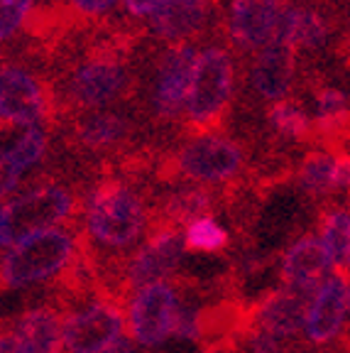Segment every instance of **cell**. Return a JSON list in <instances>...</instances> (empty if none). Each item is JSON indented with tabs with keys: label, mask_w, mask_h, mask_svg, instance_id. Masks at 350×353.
<instances>
[{
	"label": "cell",
	"mask_w": 350,
	"mask_h": 353,
	"mask_svg": "<svg viewBox=\"0 0 350 353\" xmlns=\"http://www.w3.org/2000/svg\"><path fill=\"white\" fill-rule=\"evenodd\" d=\"M152 226V206L130 176L108 174L83 194L79 243L108 282Z\"/></svg>",
	"instance_id": "obj_1"
},
{
	"label": "cell",
	"mask_w": 350,
	"mask_h": 353,
	"mask_svg": "<svg viewBox=\"0 0 350 353\" xmlns=\"http://www.w3.org/2000/svg\"><path fill=\"white\" fill-rule=\"evenodd\" d=\"M83 196L74 187L42 179L15 199L0 204V236L6 250L37 231L81 223Z\"/></svg>",
	"instance_id": "obj_2"
},
{
	"label": "cell",
	"mask_w": 350,
	"mask_h": 353,
	"mask_svg": "<svg viewBox=\"0 0 350 353\" xmlns=\"http://www.w3.org/2000/svg\"><path fill=\"white\" fill-rule=\"evenodd\" d=\"M79 250V226L37 231L0 253V290L50 285L72 265Z\"/></svg>",
	"instance_id": "obj_3"
},
{
	"label": "cell",
	"mask_w": 350,
	"mask_h": 353,
	"mask_svg": "<svg viewBox=\"0 0 350 353\" xmlns=\"http://www.w3.org/2000/svg\"><path fill=\"white\" fill-rule=\"evenodd\" d=\"M247 167V152L240 143L220 132L194 135L176 150L162 154L157 176L162 182L186 184H236Z\"/></svg>",
	"instance_id": "obj_4"
},
{
	"label": "cell",
	"mask_w": 350,
	"mask_h": 353,
	"mask_svg": "<svg viewBox=\"0 0 350 353\" xmlns=\"http://www.w3.org/2000/svg\"><path fill=\"white\" fill-rule=\"evenodd\" d=\"M184 233L181 228L167 226V223H154L150 226L143 243L132 250V255L121 265L108 282H103L105 290L118 294L121 299L130 302V297L154 282H167L176 275L184 258Z\"/></svg>",
	"instance_id": "obj_5"
},
{
	"label": "cell",
	"mask_w": 350,
	"mask_h": 353,
	"mask_svg": "<svg viewBox=\"0 0 350 353\" xmlns=\"http://www.w3.org/2000/svg\"><path fill=\"white\" fill-rule=\"evenodd\" d=\"M127 302L103 285L61 314L64 353H99L125 334Z\"/></svg>",
	"instance_id": "obj_6"
},
{
	"label": "cell",
	"mask_w": 350,
	"mask_h": 353,
	"mask_svg": "<svg viewBox=\"0 0 350 353\" xmlns=\"http://www.w3.org/2000/svg\"><path fill=\"white\" fill-rule=\"evenodd\" d=\"M230 94H233V61L228 52L220 47L196 52L184 101L189 128L196 135L214 132L220 118L225 116Z\"/></svg>",
	"instance_id": "obj_7"
},
{
	"label": "cell",
	"mask_w": 350,
	"mask_h": 353,
	"mask_svg": "<svg viewBox=\"0 0 350 353\" xmlns=\"http://www.w3.org/2000/svg\"><path fill=\"white\" fill-rule=\"evenodd\" d=\"M130 86V72L118 50L101 47L88 54L64 83V103L69 108H101L118 101Z\"/></svg>",
	"instance_id": "obj_8"
},
{
	"label": "cell",
	"mask_w": 350,
	"mask_h": 353,
	"mask_svg": "<svg viewBox=\"0 0 350 353\" xmlns=\"http://www.w3.org/2000/svg\"><path fill=\"white\" fill-rule=\"evenodd\" d=\"M176 309L179 292L172 280L137 290L125 312V329H130V339L145 348H159L167 343L174 334Z\"/></svg>",
	"instance_id": "obj_9"
},
{
	"label": "cell",
	"mask_w": 350,
	"mask_h": 353,
	"mask_svg": "<svg viewBox=\"0 0 350 353\" xmlns=\"http://www.w3.org/2000/svg\"><path fill=\"white\" fill-rule=\"evenodd\" d=\"M311 290H294L279 285V290L265 292L250 304V326L282 341H301L307 309L313 299Z\"/></svg>",
	"instance_id": "obj_10"
},
{
	"label": "cell",
	"mask_w": 350,
	"mask_h": 353,
	"mask_svg": "<svg viewBox=\"0 0 350 353\" xmlns=\"http://www.w3.org/2000/svg\"><path fill=\"white\" fill-rule=\"evenodd\" d=\"M350 290L348 277L331 275L318 285L304 319V336L309 346L329 348L333 341L348 336Z\"/></svg>",
	"instance_id": "obj_11"
},
{
	"label": "cell",
	"mask_w": 350,
	"mask_h": 353,
	"mask_svg": "<svg viewBox=\"0 0 350 353\" xmlns=\"http://www.w3.org/2000/svg\"><path fill=\"white\" fill-rule=\"evenodd\" d=\"M50 94L44 83L20 66L0 72V121L10 125H39L50 116Z\"/></svg>",
	"instance_id": "obj_12"
},
{
	"label": "cell",
	"mask_w": 350,
	"mask_h": 353,
	"mask_svg": "<svg viewBox=\"0 0 350 353\" xmlns=\"http://www.w3.org/2000/svg\"><path fill=\"white\" fill-rule=\"evenodd\" d=\"M194 59H196V50L192 44H176L159 59L157 83L152 94V108L159 121H174L184 108Z\"/></svg>",
	"instance_id": "obj_13"
},
{
	"label": "cell",
	"mask_w": 350,
	"mask_h": 353,
	"mask_svg": "<svg viewBox=\"0 0 350 353\" xmlns=\"http://www.w3.org/2000/svg\"><path fill=\"white\" fill-rule=\"evenodd\" d=\"M285 12L282 0H233L230 8V39L238 50H265L277 37L279 20Z\"/></svg>",
	"instance_id": "obj_14"
},
{
	"label": "cell",
	"mask_w": 350,
	"mask_h": 353,
	"mask_svg": "<svg viewBox=\"0 0 350 353\" xmlns=\"http://www.w3.org/2000/svg\"><path fill=\"white\" fill-rule=\"evenodd\" d=\"M299 187L301 192L311 199L316 209L333 204L331 196L336 192H348L350 182V162L348 152H326V150H311L309 154H304L299 170Z\"/></svg>",
	"instance_id": "obj_15"
},
{
	"label": "cell",
	"mask_w": 350,
	"mask_h": 353,
	"mask_svg": "<svg viewBox=\"0 0 350 353\" xmlns=\"http://www.w3.org/2000/svg\"><path fill=\"white\" fill-rule=\"evenodd\" d=\"M228 192V189H225ZM223 192H216L214 187H201V184H184L165 196L150 201L152 206L154 223H167V226H189L192 221L214 216L218 206H225Z\"/></svg>",
	"instance_id": "obj_16"
},
{
	"label": "cell",
	"mask_w": 350,
	"mask_h": 353,
	"mask_svg": "<svg viewBox=\"0 0 350 353\" xmlns=\"http://www.w3.org/2000/svg\"><path fill=\"white\" fill-rule=\"evenodd\" d=\"M10 331L17 343V353H64L61 312L50 299L32 304L10 319Z\"/></svg>",
	"instance_id": "obj_17"
},
{
	"label": "cell",
	"mask_w": 350,
	"mask_h": 353,
	"mask_svg": "<svg viewBox=\"0 0 350 353\" xmlns=\"http://www.w3.org/2000/svg\"><path fill=\"white\" fill-rule=\"evenodd\" d=\"M329 270L331 260L323 250L318 236H313V233L296 238L279 260V280L285 287H294V290L316 292L318 285L329 275Z\"/></svg>",
	"instance_id": "obj_18"
},
{
	"label": "cell",
	"mask_w": 350,
	"mask_h": 353,
	"mask_svg": "<svg viewBox=\"0 0 350 353\" xmlns=\"http://www.w3.org/2000/svg\"><path fill=\"white\" fill-rule=\"evenodd\" d=\"M72 143L79 150H86L93 154L103 152H118L125 148L132 138V123L121 113H88V116L79 118L72 128Z\"/></svg>",
	"instance_id": "obj_19"
},
{
	"label": "cell",
	"mask_w": 350,
	"mask_h": 353,
	"mask_svg": "<svg viewBox=\"0 0 350 353\" xmlns=\"http://www.w3.org/2000/svg\"><path fill=\"white\" fill-rule=\"evenodd\" d=\"M214 0H167L165 6L150 15V30L159 39L181 42L201 32L211 17Z\"/></svg>",
	"instance_id": "obj_20"
},
{
	"label": "cell",
	"mask_w": 350,
	"mask_h": 353,
	"mask_svg": "<svg viewBox=\"0 0 350 353\" xmlns=\"http://www.w3.org/2000/svg\"><path fill=\"white\" fill-rule=\"evenodd\" d=\"M294 52L287 44L272 39L265 50H260L258 59L252 64V86L262 99L282 101L291 88V81H294Z\"/></svg>",
	"instance_id": "obj_21"
},
{
	"label": "cell",
	"mask_w": 350,
	"mask_h": 353,
	"mask_svg": "<svg viewBox=\"0 0 350 353\" xmlns=\"http://www.w3.org/2000/svg\"><path fill=\"white\" fill-rule=\"evenodd\" d=\"M316 228L321 233V245L331 260V268L336 275L348 277L350 275V219L348 206L329 204L318 209Z\"/></svg>",
	"instance_id": "obj_22"
},
{
	"label": "cell",
	"mask_w": 350,
	"mask_h": 353,
	"mask_svg": "<svg viewBox=\"0 0 350 353\" xmlns=\"http://www.w3.org/2000/svg\"><path fill=\"white\" fill-rule=\"evenodd\" d=\"M277 42L287 44L291 52L296 50H318L329 39V25L321 12L309 8H285L277 28Z\"/></svg>",
	"instance_id": "obj_23"
},
{
	"label": "cell",
	"mask_w": 350,
	"mask_h": 353,
	"mask_svg": "<svg viewBox=\"0 0 350 353\" xmlns=\"http://www.w3.org/2000/svg\"><path fill=\"white\" fill-rule=\"evenodd\" d=\"M267 121L279 138L291 140V143L313 140L311 118L307 116V110L301 108L299 103H294L289 99L274 101V105L267 110Z\"/></svg>",
	"instance_id": "obj_24"
},
{
	"label": "cell",
	"mask_w": 350,
	"mask_h": 353,
	"mask_svg": "<svg viewBox=\"0 0 350 353\" xmlns=\"http://www.w3.org/2000/svg\"><path fill=\"white\" fill-rule=\"evenodd\" d=\"M230 245V233L214 216L192 221L184 231V250L206 255H220Z\"/></svg>",
	"instance_id": "obj_25"
},
{
	"label": "cell",
	"mask_w": 350,
	"mask_h": 353,
	"mask_svg": "<svg viewBox=\"0 0 350 353\" xmlns=\"http://www.w3.org/2000/svg\"><path fill=\"white\" fill-rule=\"evenodd\" d=\"M47 145H50L47 130H44L42 125H30V128H25V132L12 143L8 154H10V160L15 162L20 170H28V167H34L37 162L44 160Z\"/></svg>",
	"instance_id": "obj_26"
},
{
	"label": "cell",
	"mask_w": 350,
	"mask_h": 353,
	"mask_svg": "<svg viewBox=\"0 0 350 353\" xmlns=\"http://www.w3.org/2000/svg\"><path fill=\"white\" fill-rule=\"evenodd\" d=\"M34 0H0V42L17 32L28 20Z\"/></svg>",
	"instance_id": "obj_27"
},
{
	"label": "cell",
	"mask_w": 350,
	"mask_h": 353,
	"mask_svg": "<svg viewBox=\"0 0 350 353\" xmlns=\"http://www.w3.org/2000/svg\"><path fill=\"white\" fill-rule=\"evenodd\" d=\"M20 167L10 160L8 150H0V199L10 194L20 184Z\"/></svg>",
	"instance_id": "obj_28"
},
{
	"label": "cell",
	"mask_w": 350,
	"mask_h": 353,
	"mask_svg": "<svg viewBox=\"0 0 350 353\" xmlns=\"http://www.w3.org/2000/svg\"><path fill=\"white\" fill-rule=\"evenodd\" d=\"M118 0H69L72 6V12L81 20H88V17H101L115 6Z\"/></svg>",
	"instance_id": "obj_29"
},
{
	"label": "cell",
	"mask_w": 350,
	"mask_h": 353,
	"mask_svg": "<svg viewBox=\"0 0 350 353\" xmlns=\"http://www.w3.org/2000/svg\"><path fill=\"white\" fill-rule=\"evenodd\" d=\"M167 0H125V8L130 15H137V17H147L152 15L154 10L165 6Z\"/></svg>",
	"instance_id": "obj_30"
},
{
	"label": "cell",
	"mask_w": 350,
	"mask_h": 353,
	"mask_svg": "<svg viewBox=\"0 0 350 353\" xmlns=\"http://www.w3.org/2000/svg\"><path fill=\"white\" fill-rule=\"evenodd\" d=\"M0 353H17V343L10 331V319L0 321Z\"/></svg>",
	"instance_id": "obj_31"
},
{
	"label": "cell",
	"mask_w": 350,
	"mask_h": 353,
	"mask_svg": "<svg viewBox=\"0 0 350 353\" xmlns=\"http://www.w3.org/2000/svg\"><path fill=\"white\" fill-rule=\"evenodd\" d=\"M198 353H238L233 346H203Z\"/></svg>",
	"instance_id": "obj_32"
}]
</instances>
